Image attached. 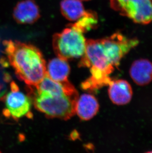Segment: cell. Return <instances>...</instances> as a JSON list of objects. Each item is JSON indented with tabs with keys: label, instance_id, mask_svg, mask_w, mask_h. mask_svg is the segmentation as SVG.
<instances>
[{
	"label": "cell",
	"instance_id": "cell-3",
	"mask_svg": "<svg viewBox=\"0 0 152 153\" xmlns=\"http://www.w3.org/2000/svg\"><path fill=\"white\" fill-rule=\"evenodd\" d=\"M29 87L35 108L48 118L67 120L76 114L79 95H54Z\"/></svg>",
	"mask_w": 152,
	"mask_h": 153
},
{
	"label": "cell",
	"instance_id": "cell-7",
	"mask_svg": "<svg viewBox=\"0 0 152 153\" xmlns=\"http://www.w3.org/2000/svg\"><path fill=\"white\" fill-rule=\"evenodd\" d=\"M39 6L34 0H23L19 1L14 8L13 17L17 23L32 25L40 17Z\"/></svg>",
	"mask_w": 152,
	"mask_h": 153
},
{
	"label": "cell",
	"instance_id": "cell-6",
	"mask_svg": "<svg viewBox=\"0 0 152 153\" xmlns=\"http://www.w3.org/2000/svg\"><path fill=\"white\" fill-rule=\"evenodd\" d=\"M10 88L11 91L4 97L6 108L4 114L15 120L25 117H32L31 110L33 101L30 96L20 91L15 82L11 83Z\"/></svg>",
	"mask_w": 152,
	"mask_h": 153
},
{
	"label": "cell",
	"instance_id": "cell-13",
	"mask_svg": "<svg viewBox=\"0 0 152 153\" xmlns=\"http://www.w3.org/2000/svg\"><path fill=\"white\" fill-rule=\"evenodd\" d=\"M98 23V17L93 10H86L82 17L72 25L83 33L96 28Z\"/></svg>",
	"mask_w": 152,
	"mask_h": 153
},
{
	"label": "cell",
	"instance_id": "cell-12",
	"mask_svg": "<svg viewBox=\"0 0 152 153\" xmlns=\"http://www.w3.org/2000/svg\"><path fill=\"white\" fill-rule=\"evenodd\" d=\"M60 9L62 16L70 22L78 20L86 12L80 0H62Z\"/></svg>",
	"mask_w": 152,
	"mask_h": 153
},
{
	"label": "cell",
	"instance_id": "cell-5",
	"mask_svg": "<svg viewBox=\"0 0 152 153\" xmlns=\"http://www.w3.org/2000/svg\"><path fill=\"white\" fill-rule=\"evenodd\" d=\"M110 7L134 23H152V0H110Z\"/></svg>",
	"mask_w": 152,
	"mask_h": 153
},
{
	"label": "cell",
	"instance_id": "cell-8",
	"mask_svg": "<svg viewBox=\"0 0 152 153\" xmlns=\"http://www.w3.org/2000/svg\"><path fill=\"white\" fill-rule=\"evenodd\" d=\"M108 95L111 101L118 105H125L131 100L133 91L128 81L124 79L112 80L109 84Z\"/></svg>",
	"mask_w": 152,
	"mask_h": 153
},
{
	"label": "cell",
	"instance_id": "cell-2",
	"mask_svg": "<svg viewBox=\"0 0 152 153\" xmlns=\"http://www.w3.org/2000/svg\"><path fill=\"white\" fill-rule=\"evenodd\" d=\"M4 44L9 63L17 78L28 86H36L46 71L42 52L34 45L17 41H5Z\"/></svg>",
	"mask_w": 152,
	"mask_h": 153
},
{
	"label": "cell",
	"instance_id": "cell-9",
	"mask_svg": "<svg viewBox=\"0 0 152 153\" xmlns=\"http://www.w3.org/2000/svg\"><path fill=\"white\" fill-rule=\"evenodd\" d=\"M70 68L67 60L58 56L49 61L46 73L55 81L64 85H71L68 80Z\"/></svg>",
	"mask_w": 152,
	"mask_h": 153
},
{
	"label": "cell",
	"instance_id": "cell-15",
	"mask_svg": "<svg viewBox=\"0 0 152 153\" xmlns=\"http://www.w3.org/2000/svg\"><path fill=\"white\" fill-rule=\"evenodd\" d=\"M81 1H89V0H80Z\"/></svg>",
	"mask_w": 152,
	"mask_h": 153
},
{
	"label": "cell",
	"instance_id": "cell-1",
	"mask_svg": "<svg viewBox=\"0 0 152 153\" xmlns=\"http://www.w3.org/2000/svg\"><path fill=\"white\" fill-rule=\"evenodd\" d=\"M138 44V39L120 31L102 39H88L79 66L97 69L110 77L122 59Z\"/></svg>",
	"mask_w": 152,
	"mask_h": 153
},
{
	"label": "cell",
	"instance_id": "cell-14",
	"mask_svg": "<svg viewBox=\"0 0 152 153\" xmlns=\"http://www.w3.org/2000/svg\"><path fill=\"white\" fill-rule=\"evenodd\" d=\"M1 90H2V87H1V83H0V97H1Z\"/></svg>",
	"mask_w": 152,
	"mask_h": 153
},
{
	"label": "cell",
	"instance_id": "cell-4",
	"mask_svg": "<svg viewBox=\"0 0 152 153\" xmlns=\"http://www.w3.org/2000/svg\"><path fill=\"white\" fill-rule=\"evenodd\" d=\"M86 39L84 33L72 24L52 37V47L57 56L64 59L82 58L85 53Z\"/></svg>",
	"mask_w": 152,
	"mask_h": 153
},
{
	"label": "cell",
	"instance_id": "cell-11",
	"mask_svg": "<svg viewBox=\"0 0 152 153\" xmlns=\"http://www.w3.org/2000/svg\"><path fill=\"white\" fill-rule=\"evenodd\" d=\"M99 105L96 98L89 94H83L77 99L76 114L83 120H89L99 111Z\"/></svg>",
	"mask_w": 152,
	"mask_h": 153
},
{
	"label": "cell",
	"instance_id": "cell-10",
	"mask_svg": "<svg viewBox=\"0 0 152 153\" xmlns=\"http://www.w3.org/2000/svg\"><path fill=\"white\" fill-rule=\"evenodd\" d=\"M129 75L137 85H148L152 81V62L145 59H137L131 65Z\"/></svg>",
	"mask_w": 152,
	"mask_h": 153
}]
</instances>
